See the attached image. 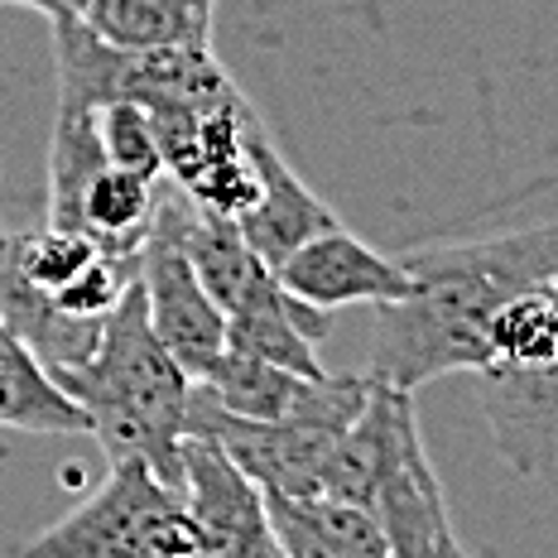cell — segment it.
<instances>
[{
    "label": "cell",
    "instance_id": "6da1fadb",
    "mask_svg": "<svg viewBox=\"0 0 558 558\" xmlns=\"http://www.w3.org/2000/svg\"><path fill=\"white\" fill-rule=\"evenodd\" d=\"M410 289L376 304L366 376L418 390L438 376L486 366V323L520 289L558 270V222L506 236L418 246L404 255Z\"/></svg>",
    "mask_w": 558,
    "mask_h": 558
},
{
    "label": "cell",
    "instance_id": "7a4b0ae2",
    "mask_svg": "<svg viewBox=\"0 0 558 558\" xmlns=\"http://www.w3.org/2000/svg\"><path fill=\"white\" fill-rule=\"evenodd\" d=\"M87 414V434L101 444L107 462L140 458L179 492V448L189 434V390L193 376L165 352L149 328L140 275L101 318L97 347L83 366L58 376Z\"/></svg>",
    "mask_w": 558,
    "mask_h": 558
},
{
    "label": "cell",
    "instance_id": "3957f363",
    "mask_svg": "<svg viewBox=\"0 0 558 558\" xmlns=\"http://www.w3.org/2000/svg\"><path fill=\"white\" fill-rule=\"evenodd\" d=\"M53 558H193L207 554L189 506L149 462L121 458L92 501L29 539Z\"/></svg>",
    "mask_w": 558,
    "mask_h": 558
},
{
    "label": "cell",
    "instance_id": "277c9868",
    "mask_svg": "<svg viewBox=\"0 0 558 558\" xmlns=\"http://www.w3.org/2000/svg\"><path fill=\"white\" fill-rule=\"evenodd\" d=\"M197 386L222 410L241 418H308V424L347 428L366 404L371 376H299L289 366H270L260 356L222 347L217 362L197 376Z\"/></svg>",
    "mask_w": 558,
    "mask_h": 558
},
{
    "label": "cell",
    "instance_id": "5b68a950",
    "mask_svg": "<svg viewBox=\"0 0 558 558\" xmlns=\"http://www.w3.org/2000/svg\"><path fill=\"white\" fill-rule=\"evenodd\" d=\"M140 289H145L149 328L165 342V352L197 380L227 347V318L193 275L189 255L165 217H149V231L140 241Z\"/></svg>",
    "mask_w": 558,
    "mask_h": 558
},
{
    "label": "cell",
    "instance_id": "8992f818",
    "mask_svg": "<svg viewBox=\"0 0 558 558\" xmlns=\"http://www.w3.org/2000/svg\"><path fill=\"white\" fill-rule=\"evenodd\" d=\"M179 496L189 506L203 549L213 558H275V534L265 520L260 482H251L227 448L207 434H183Z\"/></svg>",
    "mask_w": 558,
    "mask_h": 558
},
{
    "label": "cell",
    "instance_id": "52a82bcc",
    "mask_svg": "<svg viewBox=\"0 0 558 558\" xmlns=\"http://www.w3.org/2000/svg\"><path fill=\"white\" fill-rule=\"evenodd\" d=\"M275 279L304 304L332 313L352 304H390L410 289L404 260H390L362 236H352L342 222L308 236L299 251H289L275 265Z\"/></svg>",
    "mask_w": 558,
    "mask_h": 558
},
{
    "label": "cell",
    "instance_id": "ba28073f",
    "mask_svg": "<svg viewBox=\"0 0 558 558\" xmlns=\"http://www.w3.org/2000/svg\"><path fill=\"white\" fill-rule=\"evenodd\" d=\"M476 400L492 424L496 452L520 476L558 468V356L544 366H482Z\"/></svg>",
    "mask_w": 558,
    "mask_h": 558
},
{
    "label": "cell",
    "instance_id": "9c48e42d",
    "mask_svg": "<svg viewBox=\"0 0 558 558\" xmlns=\"http://www.w3.org/2000/svg\"><path fill=\"white\" fill-rule=\"evenodd\" d=\"M371 515H376L386 549L395 558H428V554H462V539L452 534L444 486L434 476V462L424 452L418 424L400 438L395 458L386 462L371 496Z\"/></svg>",
    "mask_w": 558,
    "mask_h": 558
},
{
    "label": "cell",
    "instance_id": "30bf717a",
    "mask_svg": "<svg viewBox=\"0 0 558 558\" xmlns=\"http://www.w3.org/2000/svg\"><path fill=\"white\" fill-rule=\"evenodd\" d=\"M265 496V520H270L275 549L284 558H386V534L376 515L342 496H289L270 492Z\"/></svg>",
    "mask_w": 558,
    "mask_h": 558
},
{
    "label": "cell",
    "instance_id": "8fae6325",
    "mask_svg": "<svg viewBox=\"0 0 558 558\" xmlns=\"http://www.w3.org/2000/svg\"><path fill=\"white\" fill-rule=\"evenodd\" d=\"M255 159H260V197L236 217V227H241V236H246V246L275 270V265L284 260L289 251L304 246L308 236L337 227V213L284 165V155L275 149L270 135L255 145Z\"/></svg>",
    "mask_w": 558,
    "mask_h": 558
},
{
    "label": "cell",
    "instance_id": "7c38bea8",
    "mask_svg": "<svg viewBox=\"0 0 558 558\" xmlns=\"http://www.w3.org/2000/svg\"><path fill=\"white\" fill-rule=\"evenodd\" d=\"M0 323L39 356V366L53 380L68 376L73 366H83L101 332V318H73V313H63L39 284H29L15 270L5 231H0Z\"/></svg>",
    "mask_w": 558,
    "mask_h": 558
},
{
    "label": "cell",
    "instance_id": "4fadbf2b",
    "mask_svg": "<svg viewBox=\"0 0 558 558\" xmlns=\"http://www.w3.org/2000/svg\"><path fill=\"white\" fill-rule=\"evenodd\" d=\"M0 424L20 434H53L73 438L87 434V414L49 371L39 356L0 323Z\"/></svg>",
    "mask_w": 558,
    "mask_h": 558
},
{
    "label": "cell",
    "instance_id": "5bb4252c",
    "mask_svg": "<svg viewBox=\"0 0 558 558\" xmlns=\"http://www.w3.org/2000/svg\"><path fill=\"white\" fill-rule=\"evenodd\" d=\"M155 183L159 179H145V173H135V169L101 165L83 183L73 231L92 236L111 255L140 251V241H145V231H149V217H155Z\"/></svg>",
    "mask_w": 558,
    "mask_h": 558
},
{
    "label": "cell",
    "instance_id": "9a60e30c",
    "mask_svg": "<svg viewBox=\"0 0 558 558\" xmlns=\"http://www.w3.org/2000/svg\"><path fill=\"white\" fill-rule=\"evenodd\" d=\"M558 356V313L544 284L520 289L486 323V366H544Z\"/></svg>",
    "mask_w": 558,
    "mask_h": 558
},
{
    "label": "cell",
    "instance_id": "2e32d148",
    "mask_svg": "<svg viewBox=\"0 0 558 558\" xmlns=\"http://www.w3.org/2000/svg\"><path fill=\"white\" fill-rule=\"evenodd\" d=\"M92 125H97L107 165L135 169V173H145V179H159V173H165V159H159V140H155V125H149L145 101H131V97L101 101V107H92Z\"/></svg>",
    "mask_w": 558,
    "mask_h": 558
},
{
    "label": "cell",
    "instance_id": "e0dca14e",
    "mask_svg": "<svg viewBox=\"0 0 558 558\" xmlns=\"http://www.w3.org/2000/svg\"><path fill=\"white\" fill-rule=\"evenodd\" d=\"M10 255H15V270L39 284L44 294L63 289L92 255H101V246L83 231H63V227H49L44 231H25V236H10Z\"/></svg>",
    "mask_w": 558,
    "mask_h": 558
},
{
    "label": "cell",
    "instance_id": "ac0fdd59",
    "mask_svg": "<svg viewBox=\"0 0 558 558\" xmlns=\"http://www.w3.org/2000/svg\"><path fill=\"white\" fill-rule=\"evenodd\" d=\"M140 275V251H125V255H92V260L68 279L63 289H53V304L73 318H107V313L121 304V294L131 289V279Z\"/></svg>",
    "mask_w": 558,
    "mask_h": 558
},
{
    "label": "cell",
    "instance_id": "d6986e66",
    "mask_svg": "<svg viewBox=\"0 0 558 558\" xmlns=\"http://www.w3.org/2000/svg\"><path fill=\"white\" fill-rule=\"evenodd\" d=\"M10 5H29V10H39L49 25H68V20H83L87 0H10Z\"/></svg>",
    "mask_w": 558,
    "mask_h": 558
}]
</instances>
